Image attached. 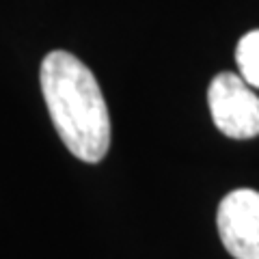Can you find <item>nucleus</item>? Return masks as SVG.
<instances>
[{"instance_id": "f257e3e1", "label": "nucleus", "mask_w": 259, "mask_h": 259, "mask_svg": "<svg viewBox=\"0 0 259 259\" xmlns=\"http://www.w3.org/2000/svg\"><path fill=\"white\" fill-rule=\"evenodd\" d=\"M41 93L61 141L78 160L100 162L110 147V115L93 71L65 50L41 63Z\"/></svg>"}, {"instance_id": "20e7f679", "label": "nucleus", "mask_w": 259, "mask_h": 259, "mask_svg": "<svg viewBox=\"0 0 259 259\" xmlns=\"http://www.w3.org/2000/svg\"><path fill=\"white\" fill-rule=\"evenodd\" d=\"M236 63L240 76L250 87L259 89V28L246 32L236 48Z\"/></svg>"}, {"instance_id": "f03ea898", "label": "nucleus", "mask_w": 259, "mask_h": 259, "mask_svg": "<svg viewBox=\"0 0 259 259\" xmlns=\"http://www.w3.org/2000/svg\"><path fill=\"white\" fill-rule=\"evenodd\" d=\"M214 125L229 139H255L259 134V97L240 74L223 71L207 89Z\"/></svg>"}, {"instance_id": "7ed1b4c3", "label": "nucleus", "mask_w": 259, "mask_h": 259, "mask_svg": "<svg viewBox=\"0 0 259 259\" xmlns=\"http://www.w3.org/2000/svg\"><path fill=\"white\" fill-rule=\"evenodd\" d=\"M218 233L236 259H259V192L231 190L218 205Z\"/></svg>"}]
</instances>
